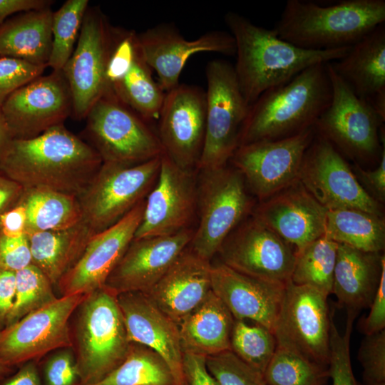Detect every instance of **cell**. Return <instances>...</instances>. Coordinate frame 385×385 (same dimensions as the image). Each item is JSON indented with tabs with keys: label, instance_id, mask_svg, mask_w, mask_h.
Listing matches in <instances>:
<instances>
[{
	"label": "cell",
	"instance_id": "1",
	"mask_svg": "<svg viewBox=\"0 0 385 385\" xmlns=\"http://www.w3.org/2000/svg\"><path fill=\"white\" fill-rule=\"evenodd\" d=\"M102 163L89 143L61 124L31 138L13 139L0 160V172L24 189H46L78 197Z\"/></svg>",
	"mask_w": 385,
	"mask_h": 385
},
{
	"label": "cell",
	"instance_id": "2",
	"mask_svg": "<svg viewBox=\"0 0 385 385\" xmlns=\"http://www.w3.org/2000/svg\"><path fill=\"white\" fill-rule=\"evenodd\" d=\"M225 21L235 43L236 78L249 106L265 91L288 82L307 68L339 60L350 48L304 49L234 11L225 14Z\"/></svg>",
	"mask_w": 385,
	"mask_h": 385
},
{
	"label": "cell",
	"instance_id": "3",
	"mask_svg": "<svg viewBox=\"0 0 385 385\" xmlns=\"http://www.w3.org/2000/svg\"><path fill=\"white\" fill-rule=\"evenodd\" d=\"M332 94L327 63L313 65L265 91L249 107L239 146L289 137L314 127Z\"/></svg>",
	"mask_w": 385,
	"mask_h": 385
},
{
	"label": "cell",
	"instance_id": "4",
	"mask_svg": "<svg viewBox=\"0 0 385 385\" xmlns=\"http://www.w3.org/2000/svg\"><path fill=\"white\" fill-rule=\"evenodd\" d=\"M384 22V0H287L272 29L297 47L320 51L349 47Z\"/></svg>",
	"mask_w": 385,
	"mask_h": 385
},
{
	"label": "cell",
	"instance_id": "5",
	"mask_svg": "<svg viewBox=\"0 0 385 385\" xmlns=\"http://www.w3.org/2000/svg\"><path fill=\"white\" fill-rule=\"evenodd\" d=\"M74 314L72 349L80 385H96L121 364L131 345L117 295L100 288L87 294Z\"/></svg>",
	"mask_w": 385,
	"mask_h": 385
},
{
	"label": "cell",
	"instance_id": "6",
	"mask_svg": "<svg viewBox=\"0 0 385 385\" xmlns=\"http://www.w3.org/2000/svg\"><path fill=\"white\" fill-rule=\"evenodd\" d=\"M252 205L242 174L235 168L201 170L197 183L199 223L189 247L210 261Z\"/></svg>",
	"mask_w": 385,
	"mask_h": 385
},
{
	"label": "cell",
	"instance_id": "7",
	"mask_svg": "<svg viewBox=\"0 0 385 385\" xmlns=\"http://www.w3.org/2000/svg\"><path fill=\"white\" fill-rule=\"evenodd\" d=\"M160 158L135 164L102 163L78 197L82 222L93 235L118 222L145 200L156 182Z\"/></svg>",
	"mask_w": 385,
	"mask_h": 385
},
{
	"label": "cell",
	"instance_id": "8",
	"mask_svg": "<svg viewBox=\"0 0 385 385\" xmlns=\"http://www.w3.org/2000/svg\"><path fill=\"white\" fill-rule=\"evenodd\" d=\"M206 123L200 171L227 165L239 146L250 106L239 86L234 66L214 59L206 66Z\"/></svg>",
	"mask_w": 385,
	"mask_h": 385
},
{
	"label": "cell",
	"instance_id": "9",
	"mask_svg": "<svg viewBox=\"0 0 385 385\" xmlns=\"http://www.w3.org/2000/svg\"><path fill=\"white\" fill-rule=\"evenodd\" d=\"M86 119L90 145L103 163L135 164L163 153L158 136L148 121L112 91L94 103Z\"/></svg>",
	"mask_w": 385,
	"mask_h": 385
},
{
	"label": "cell",
	"instance_id": "10",
	"mask_svg": "<svg viewBox=\"0 0 385 385\" xmlns=\"http://www.w3.org/2000/svg\"><path fill=\"white\" fill-rule=\"evenodd\" d=\"M86 294L60 296L0 329V362L14 368L72 348L71 318Z\"/></svg>",
	"mask_w": 385,
	"mask_h": 385
},
{
	"label": "cell",
	"instance_id": "11",
	"mask_svg": "<svg viewBox=\"0 0 385 385\" xmlns=\"http://www.w3.org/2000/svg\"><path fill=\"white\" fill-rule=\"evenodd\" d=\"M327 67L332 99L314 125L316 133L351 157L364 160L381 158L379 132L385 118L351 90L330 63Z\"/></svg>",
	"mask_w": 385,
	"mask_h": 385
},
{
	"label": "cell",
	"instance_id": "12",
	"mask_svg": "<svg viewBox=\"0 0 385 385\" xmlns=\"http://www.w3.org/2000/svg\"><path fill=\"white\" fill-rule=\"evenodd\" d=\"M327 298L314 288L289 282L273 333L277 346L328 367L332 317Z\"/></svg>",
	"mask_w": 385,
	"mask_h": 385
},
{
	"label": "cell",
	"instance_id": "13",
	"mask_svg": "<svg viewBox=\"0 0 385 385\" xmlns=\"http://www.w3.org/2000/svg\"><path fill=\"white\" fill-rule=\"evenodd\" d=\"M113 45V28L99 9H87L76 46L62 69L76 120L86 118L94 103L110 91L106 70Z\"/></svg>",
	"mask_w": 385,
	"mask_h": 385
},
{
	"label": "cell",
	"instance_id": "14",
	"mask_svg": "<svg viewBox=\"0 0 385 385\" xmlns=\"http://www.w3.org/2000/svg\"><path fill=\"white\" fill-rule=\"evenodd\" d=\"M298 180L327 210L356 209L382 216L378 201L359 183L337 149L318 133L304 153Z\"/></svg>",
	"mask_w": 385,
	"mask_h": 385
},
{
	"label": "cell",
	"instance_id": "15",
	"mask_svg": "<svg viewBox=\"0 0 385 385\" xmlns=\"http://www.w3.org/2000/svg\"><path fill=\"white\" fill-rule=\"evenodd\" d=\"M315 133L313 127L289 137L245 144L230 160L251 190L265 200L298 180L304 153Z\"/></svg>",
	"mask_w": 385,
	"mask_h": 385
},
{
	"label": "cell",
	"instance_id": "16",
	"mask_svg": "<svg viewBox=\"0 0 385 385\" xmlns=\"http://www.w3.org/2000/svg\"><path fill=\"white\" fill-rule=\"evenodd\" d=\"M217 254L238 272L283 285L291 281L296 257L292 246L254 216L232 230Z\"/></svg>",
	"mask_w": 385,
	"mask_h": 385
},
{
	"label": "cell",
	"instance_id": "17",
	"mask_svg": "<svg viewBox=\"0 0 385 385\" xmlns=\"http://www.w3.org/2000/svg\"><path fill=\"white\" fill-rule=\"evenodd\" d=\"M1 111L12 139H28L63 124L73 102L62 71L40 76L11 93Z\"/></svg>",
	"mask_w": 385,
	"mask_h": 385
},
{
	"label": "cell",
	"instance_id": "18",
	"mask_svg": "<svg viewBox=\"0 0 385 385\" xmlns=\"http://www.w3.org/2000/svg\"><path fill=\"white\" fill-rule=\"evenodd\" d=\"M158 120L163 154L181 168H197L205 141V91L180 83L165 93Z\"/></svg>",
	"mask_w": 385,
	"mask_h": 385
},
{
	"label": "cell",
	"instance_id": "19",
	"mask_svg": "<svg viewBox=\"0 0 385 385\" xmlns=\"http://www.w3.org/2000/svg\"><path fill=\"white\" fill-rule=\"evenodd\" d=\"M196 210L194 171L180 168L163 153L156 182L145 200L133 239L170 235L190 228Z\"/></svg>",
	"mask_w": 385,
	"mask_h": 385
},
{
	"label": "cell",
	"instance_id": "20",
	"mask_svg": "<svg viewBox=\"0 0 385 385\" xmlns=\"http://www.w3.org/2000/svg\"><path fill=\"white\" fill-rule=\"evenodd\" d=\"M145 200L118 222L95 234L76 263L63 274L56 288L61 296L87 294L105 286L141 222Z\"/></svg>",
	"mask_w": 385,
	"mask_h": 385
},
{
	"label": "cell",
	"instance_id": "21",
	"mask_svg": "<svg viewBox=\"0 0 385 385\" xmlns=\"http://www.w3.org/2000/svg\"><path fill=\"white\" fill-rule=\"evenodd\" d=\"M143 58L158 77L165 93L177 87L180 75L188 58L200 52L234 56L236 47L230 33L212 31L194 40H187L176 26L163 23L138 34Z\"/></svg>",
	"mask_w": 385,
	"mask_h": 385
},
{
	"label": "cell",
	"instance_id": "22",
	"mask_svg": "<svg viewBox=\"0 0 385 385\" xmlns=\"http://www.w3.org/2000/svg\"><path fill=\"white\" fill-rule=\"evenodd\" d=\"M194 230L133 239L108 276L105 286L116 295L148 293L189 246Z\"/></svg>",
	"mask_w": 385,
	"mask_h": 385
},
{
	"label": "cell",
	"instance_id": "23",
	"mask_svg": "<svg viewBox=\"0 0 385 385\" xmlns=\"http://www.w3.org/2000/svg\"><path fill=\"white\" fill-rule=\"evenodd\" d=\"M327 211L297 180L265 200L253 216L296 253L324 235Z\"/></svg>",
	"mask_w": 385,
	"mask_h": 385
},
{
	"label": "cell",
	"instance_id": "24",
	"mask_svg": "<svg viewBox=\"0 0 385 385\" xmlns=\"http://www.w3.org/2000/svg\"><path fill=\"white\" fill-rule=\"evenodd\" d=\"M286 285L247 276L222 262L211 264V289L235 319L250 320L273 332Z\"/></svg>",
	"mask_w": 385,
	"mask_h": 385
},
{
	"label": "cell",
	"instance_id": "25",
	"mask_svg": "<svg viewBox=\"0 0 385 385\" xmlns=\"http://www.w3.org/2000/svg\"><path fill=\"white\" fill-rule=\"evenodd\" d=\"M130 342L145 346L167 363L175 385L183 384V355L178 325L142 292L117 295Z\"/></svg>",
	"mask_w": 385,
	"mask_h": 385
},
{
	"label": "cell",
	"instance_id": "26",
	"mask_svg": "<svg viewBox=\"0 0 385 385\" xmlns=\"http://www.w3.org/2000/svg\"><path fill=\"white\" fill-rule=\"evenodd\" d=\"M211 289V263L189 246L145 294L178 325Z\"/></svg>",
	"mask_w": 385,
	"mask_h": 385
},
{
	"label": "cell",
	"instance_id": "27",
	"mask_svg": "<svg viewBox=\"0 0 385 385\" xmlns=\"http://www.w3.org/2000/svg\"><path fill=\"white\" fill-rule=\"evenodd\" d=\"M334 72L359 98L385 118V26L382 24L330 63Z\"/></svg>",
	"mask_w": 385,
	"mask_h": 385
},
{
	"label": "cell",
	"instance_id": "28",
	"mask_svg": "<svg viewBox=\"0 0 385 385\" xmlns=\"http://www.w3.org/2000/svg\"><path fill=\"white\" fill-rule=\"evenodd\" d=\"M385 257L338 244L332 293L338 303L357 314L370 307L377 292Z\"/></svg>",
	"mask_w": 385,
	"mask_h": 385
},
{
	"label": "cell",
	"instance_id": "29",
	"mask_svg": "<svg viewBox=\"0 0 385 385\" xmlns=\"http://www.w3.org/2000/svg\"><path fill=\"white\" fill-rule=\"evenodd\" d=\"M234 321L225 304L211 290L178 324L183 352L207 357L230 350Z\"/></svg>",
	"mask_w": 385,
	"mask_h": 385
},
{
	"label": "cell",
	"instance_id": "30",
	"mask_svg": "<svg viewBox=\"0 0 385 385\" xmlns=\"http://www.w3.org/2000/svg\"><path fill=\"white\" fill-rule=\"evenodd\" d=\"M49 7L19 13L0 25V56L47 67L52 47Z\"/></svg>",
	"mask_w": 385,
	"mask_h": 385
},
{
	"label": "cell",
	"instance_id": "31",
	"mask_svg": "<svg viewBox=\"0 0 385 385\" xmlns=\"http://www.w3.org/2000/svg\"><path fill=\"white\" fill-rule=\"evenodd\" d=\"M32 265L38 268L54 287L76 263L94 235L81 221L64 230L26 232Z\"/></svg>",
	"mask_w": 385,
	"mask_h": 385
},
{
	"label": "cell",
	"instance_id": "32",
	"mask_svg": "<svg viewBox=\"0 0 385 385\" xmlns=\"http://www.w3.org/2000/svg\"><path fill=\"white\" fill-rule=\"evenodd\" d=\"M324 236L368 252H381L385 246V222L379 216L356 209L328 210Z\"/></svg>",
	"mask_w": 385,
	"mask_h": 385
},
{
	"label": "cell",
	"instance_id": "33",
	"mask_svg": "<svg viewBox=\"0 0 385 385\" xmlns=\"http://www.w3.org/2000/svg\"><path fill=\"white\" fill-rule=\"evenodd\" d=\"M21 201L26 211V232L59 230L82 221L76 196L46 189H24Z\"/></svg>",
	"mask_w": 385,
	"mask_h": 385
},
{
	"label": "cell",
	"instance_id": "34",
	"mask_svg": "<svg viewBox=\"0 0 385 385\" xmlns=\"http://www.w3.org/2000/svg\"><path fill=\"white\" fill-rule=\"evenodd\" d=\"M111 91L148 122L158 119L165 93L153 78L152 69L143 58L139 45L130 67Z\"/></svg>",
	"mask_w": 385,
	"mask_h": 385
},
{
	"label": "cell",
	"instance_id": "35",
	"mask_svg": "<svg viewBox=\"0 0 385 385\" xmlns=\"http://www.w3.org/2000/svg\"><path fill=\"white\" fill-rule=\"evenodd\" d=\"M96 385H175L167 363L151 349L131 342L125 360Z\"/></svg>",
	"mask_w": 385,
	"mask_h": 385
},
{
	"label": "cell",
	"instance_id": "36",
	"mask_svg": "<svg viewBox=\"0 0 385 385\" xmlns=\"http://www.w3.org/2000/svg\"><path fill=\"white\" fill-rule=\"evenodd\" d=\"M337 248V242L323 235L296 252L291 282L327 297L332 291Z\"/></svg>",
	"mask_w": 385,
	"mask_h": 385
},
{
	"label": "cell",
	"instance_id": "37",
	"mask_svg": "<svg viewBox=\"0 0 385 385\" xmlns=\"http://www.w3.org/2000/svg\"><path fill=\"white\" fill-rule=\"evenodd\" d=\"M263 376L267 385H326L328 367L277 346Z\"/></svg>",
	"mask_w": 385,
	"mask_h": 385
},
{
	"label": "cell",
	"instance_id": "38",
	"mask_svg": "<svg viewBox=\"0 0 385 385\" xmlns=\"http://www.w3.org/2000/svg\"><path fill=\"white\" fill-rule=\"evenodd\" d=\"M88 0H68L53 13L52 47L47 67L62 71L77 42Z\"/></svg>",
	"mask_w": 385,
	"mask_h": 385
},
{
	"label": "cell",
	"instance_id": "39",
	"mask_svg": "<svg viewBox=\"0 0 385 385\" xmlns=\"http://www.w3.org/2000/svg\"><path fill=\"white\" fill-rule=\"evenodd\" d=\"M277 343L272 332L255 323L235 319L230 350L242 361L264 374L277 349Z\"/></svg>",
	"mask_w": 385,
	"mask_h": 385
},
{
	"label": "cell",
	"instance_id": "40",
	"mask_svg": "<svg viewBox=\"0 0 385 385\" xmlns=\"http://www.w3.org/2000/svg\"><path fill=\"white\" fill-rule=\"evenodd\" d=\"M15 274V297L6 326L15 323L58 297L53 291L54 286L48 278L34 265Z\"/></svg>",
	"mask_w": 385,
	"mask_h": 385
},
{
	"label": "cell",
	"instance_id": "41",
	"mask_svg": "<svg viewBox=\"0 0 385 385\" xmlns=\"http://www.w3.org/2000/svg\"><path fill=\"white\" fill-rule=\"evenodd\" d=\"M356 314L348 312L346 329L341 334L332 318L330 325V355L328 370L332 385H362L355 378L350 357V337Z\"/></svg>",
	"mask_w": 385,
	"mask_h": 385
},
{
	"label": "cell",
	"instance_id": "42",
	"mask_svg": "<svg viewBox=\"0 0 385 385\" xmlns=\"http://www.w3.org/2000/svg\"><path fill=\"white\" fill-rule=\"evenodd\" d=\"M206 366L219 385H267L262 374L231 350L207 356Z\"/></svg>",
	"mask_w": 385,
	"mask_h": 385
},
{
	"label": "cell",
	"instance_id": "43",
	"mask_svg": "<svg viewBox=\"0 0 385 385\" xmlns=\"http://www.w3.org/2000/svg\"><path fill=\"white\" fill-rule=\"evenodd\" d=\"M358 359L363 368L365 385H385V329L365 335Z\"/></svg>",
	"mask_w": 385,
	"mask_h": 385
},
{
	"label": "cell",
	"instance_id": "44",
	"mask_svg": "<svg viewBox=\"0 0 385 385\" xmlns=\"http://www.w3.org/2000/svg\"><path fill=\"white\" fill-rule=\"evenodd\" d=\"M38 368L41 385H80L72 348L55 351Z\"/></svg>",
	"mask_w": 385,
	"mask_h": 385
},
{
	"label": "cell",
	"instance_id": "45",
	"mask_svg": "<svg viewBox=\"0 0 385 385\" xmlns=\"http://www.w3.org/2000/svg\"><path fill=\"white\" fill-rule=\"evenodd\" d=\"M46 67L0 56V106L15 91L41 76Z\"/></svg>",
	"mask_w": 385,
	"mask_h": 385
},
{
	"label": "cell",
	"instance_id": "46",
	"mask_svg": "<svg viewBox=\"0 0 385 385\" xmlns=\"http://www.w3.org/2000/svg\"><path fill=\"white\" fill-rule=\"evenodd\" d=\"M32 265V257L26 235L7 237L0 234V269L16 272Z\"/></svg>",
	"mask_w": 385,
	"mask_h": 385
},
{
	"label": "cell",
	"instance_id": "47",
	"mask_svg": "<svg viewBox=\"0 0 385 385\" xmlns=\"http://www.w3.org/2000/svg\"><path fill=\"white\" fill-rule=\"evenodd\" d=\"M183 385H219L209 372L206 357L185 352L183 355Z\"/></svg>",
	"mask_w": 385,
	"mask_h": 385
},
{
	"label": "cell",
	"instance_id": "48",
	"mask_svg": "<svg viewBox=\"0 0 385 385\" xmlns=\"http://www.w3.org/2000/svg\"><path fill=\"white\" fill-rule=\"evenodd\" d=\"M369 307V314L361 324V330L364 335L385 329V265L382 268L377 292Z\"/></svg>",
	"mask_w": 385,
	"mask_h": 385
},
{
	"label": "cell",
	"instance_id": "49",
	"mask_svg": "<svg viewBox=\"0 0 385 385\" xmlns=\"http://www.w3.org/2000/svg\"><path fill=\"white\" fill-rule=\"evenodd\" d=\"M27 216L25 206L20 201L0 217V234L7 237L26 235Z\"/></svg>",
	"mask_w": 385,
	"mask_h": 385
},
{
	"label": "cell",
	"instance_id": "50",
	"mask_svg": "<svg viewBox=\"0 0 385 385\" xmlns=\"http://www.w3.org/2000/svg\"><path fill=\"white\" fill-rule=\"evenodd\" d=\"M15 285V272L0 269V329L6 326L14 304Z\"/></svg>",
	"mask_w": 385,
	"mask_h": 385
},
{
	"label": "cell",
	"instance_id": "51",
	"mask_svg": "<svg viewBox=\"0 0 385 385\" xmlns=\"http://www.w3.org/2000/svg\"><path fill=\"white\" fill-rule=\"evenodd\" d=\"M356 171L361 180L371 191L375 200L384 201L385 198V149L383 148L379 163L373 170H364L359 165Z\"/></svg>",
	"mask_w": 385,
	"mask_h": 385
},
{
	"label": "cell",
	"instance_id": "52",
	"mask_svg": "<svg viewBox=\"0 0 385 385\" xmlns=\"http://www.w3.org/2000/svg\"><path fill=\"white\" fill-rule=\"evenodd\" d=\"M38 361H31L19 366L12 374L0 378V385H41Z\"/></svg>",
	"mask_w": 385,
	"mask_h": 385
},
{
	"label": "cell",
	"instance_id": "53",
	"mask_svg": "<svg viewBox=\"0 0 385 385\" xmlns=\"http://www.w3.org/2000/svg\"><path fill=\"white\" fill-rule=\"evenodd\" d=\"M51 4L48 0H0V25L12 14L41 9Z\"/></svg>",
	"mask_w": 385,
	"mask_h": 385
},
{
	"label": "cell",
	"instance_id": "54",
	"mask_svg": "<svg viewBox=\"0 0 385 385\" xmlns=\"http://www.w3.org/2000/svg\"><path fill=\"white\" fill-rule=\"evenodd\" d=\"M24 189L0 172V217L21 200Z\"/></svg>",
	"mask_w": 385,
	"mask_h": 385
},
{
	"label": "cell",
	"instance_id": "55",
	"mask_svg": "<svg viewBox=\"0 0 385 385\" xmlns=\"http://www.w3.org/2000/svg\"><path fill=\"white\" fill-rule=\"evenodd\" d=\"M0 106V160L6 153L11 140Z\"/></svg>",
	"mask_w": 385,
	"mask_h": 385
},
{
	"label": "cell",
	"instance_id": "56",
	"mask_svg": "<svg viewBox=\"0 0 385 385\" xmlns=\"http://www.w3.org/2000/svg\"><path fill=\"white\" fill-rule=\"evenodd\" d=\"M16 368L6 366L0 362V378L12 374Z\"/></svg>",
	"mask_w": 385,
	"mask_h": 385
}]
</instances>
